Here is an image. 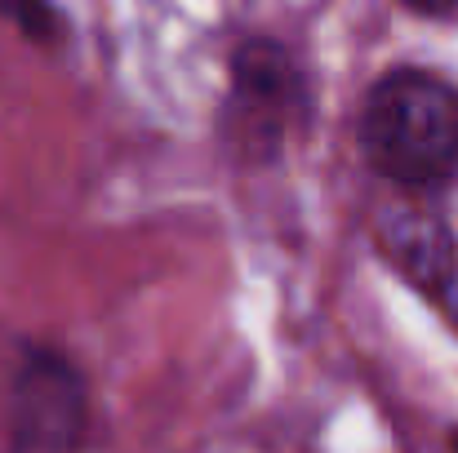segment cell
Wrapping results in <instances>:
<instances>
[{"label":"cell","mask_w":458,"mask_h":453,"mask_svg":"<svg viewBox=\"0 0 458 453\" xmlns=\"http://www.w3.org/2000/svg\"><path fill=\"white\" fill-rule=\"evenodd\" d=\"M0 13L36 45H54L63 40V13L49 0H0Z\"/></svg>","instance_id":"5"},{"label":"cell","mask_w":458,"mask_h":453,"mask_svg":"<svg viewBox=\"0 0 458 453\" xmlns=\"http://www.w3.org/2000/svg\"><path fill=\"white\" fill-rule=\"evenodd\" d=\"M13 449L72 453L85 436V378L54 347H27L13 373Z\"/></svg>","instance_id":"2"},{"label":"cell","mask_w":458,"mask_h":453,"mask_svg":"<svg viewBox=\"0 0 458 453\" xmlns=\"http://www.w3.org/2000/svg\"><path fill=\"white\" fill-rule=\"evenodd\" d=\"M374 240L414 289L432 298H445L454 289L458 240L441 214L419 205H383L374 218Z\"/></svg>","instance_id":"4"},{"label":"cell","mask_w":458,"mask_h":453,"mask_svg":"<svg viewBox=\"0 0 458 453\" xmlns=\"http://www.w3.org/2000/svg\"><path fill=\"white\" fill-rule=\"evenodd\" d=\"M303 103V76L290 49L272 36H254L232 54V107L245 116V134L259 147H276V134Z\"/></svg>","instance_id":"3"},{"label":"cell","mask_w":458,"mask_h":453,"mask_svg":"<svg viewBox=\"0 0 458 453\" xmlns=\"http://www.w3.org/2000/svg\"><path fill=\"white\" fill-rule=\"evenodd\" d=\"M454 453H458V436H454Z\"/></svg>","instance_id":"7"},{"label":"cell","mask_w":458,"mask_h":453,"mask_svg":"<svg viewBox=\"0 0 458 453\" xmlns=\"http://www.w3.org/2000/svg\"><path fill=\"white\" fill-rule=\"evenodd\" d=\"M401 4L419 13H458V0H401Z\"/></svg>","instance_id":"6"},{"label":"cell","mask_w":458,"mask_h":453,"mask_svg":"<svg viewBox=\"0 0 458 453\" xmlns=\"http://www.w3.org/2000/svg\"><path fill=\"white\" fill-rule=\"evenodd\" d=\"M360 155L374 173L428 187L458 169V89L423 67H392L360 107Z\"/></svg>","instance_id":"1"}]
</instances>
